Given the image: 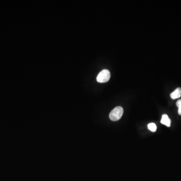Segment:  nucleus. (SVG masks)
I'll return each mask as SVG.
<instances>
[{
    "instance_id": "f257e3e1",
    "label": "nucleus",
    "mask_w": 181,
    "mask_h": 181,
    "mask_svg": "<svg viewBox=\"0 0 181 181\" xmlns=\"http://www.w3.org/2000/svg\"><path fill=\"white\" fill-rule=\"evenodd\" d=\"M123 114V109L120 106H118L113 109L110 113V119L113 121L119 120Z\"/></svg>"
},
{
    "instance_id": "f03ea898",
    "label": "nucleus",
    "mask_w": 181,
    "mask_h": 181,
    "mask_svg": "<svg viewBox=\"0 0 181 181\" xmlns=\"http://www.w3.org/2000/svg\"><path fill=\"white\" fill-rule=\"evenodd\" d=\"M111 77V74L108 70H103L100 72L97 77V81L99 83H103L109 81Z\"/></svg>"
},
{
    "instance_id": "7ed1b4c3",
    "label": "nucleus",
    "mask_w": 181,
    "mask_h": 181,
    "mask_svg": "<svg viewBox=\"0 0 181 181\" xmlns=\"http://www.w3.org/2000/svg\"><path fill=\"white\" fill-rule=\"evenodd\" d=\"M160 122L162 124L166 126L167 127H170L171 126V121L168 116L166 114H163L162 116V119L160 121Z\"/></svg>"
},
{
    "instance_id": "20e7f679",
    "label": "nucleus",
    "mask_w": 181,
    "mask_h": 181,
    "mask_svg": "<svg viewBox=\"0 0 181 181\" xmlns=\"http://www.w3.org/2000/svg\"><path fill=\"white\" fill-rule=\"evenodd\" d=\"M170 96L172 99H176L180 98L181 96V88H178L174 91L172 92L170 95Z\"/></svg>"
},
{
    "instance_id": "39448f33",
    "label": "nucleus",
    "mask_w": 181,
    "mask_h": 181,
    "mask_svg": "<svg viewBox=\"0 0 181 181\" xmlns=\"http://www.w3.org/2000/svg\"><path fill=\"white\" fill-rule=\"evenodd\" d=\"M147 126L149 130H150L152 132H155V131L157 130V125L153 123H150L148 124Z\"/></svg>"
},
{
    "instance_id": "423d86ee",
    "label": "nucleus",
    "mask_w": 181,
    "mask_h": 181,
    "mask_svg": "<svg viewBox=\"0 0 181 181\" xmlns=\"http://www.w3.org/2000/svg\"><path fill=\"white\" fill-rule=\"evenodd\" d=\"M176 105L179 108L178 113L180 115H181V99L179 100L177 102Z\"/></svg>"
}]
</instances>
